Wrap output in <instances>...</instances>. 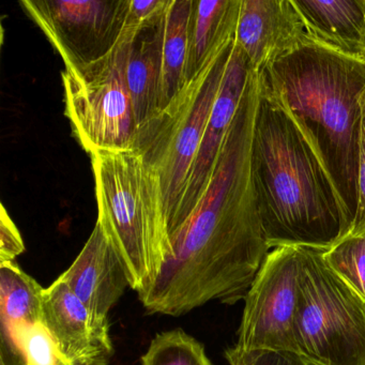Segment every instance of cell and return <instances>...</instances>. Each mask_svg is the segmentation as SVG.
Here are the masks:
<instances>
[{"label": "cell", "instance_id": "obj_1", "mask_svg": "<svg viewBox=\"0 0 365 365\" xmlns=\"http://www.w3.org/2000/svg\"><path fill=\"white\" fill-rule=\"evenodd\" d=\"M259 96L252 70L200 205L157 279L138 294L148 313L179 317L211 301L245 300L268 255L252 173Z\"/></svg>", "mask_w": 365, "mask_h": 365}, {"label": "cell", "instance_id": "obj_2", "mask_svg": "<svg viewBox=\"0 0 365 365\" xmlns=\"http://www.w3.org/2000/svg\"><path fill=\"white\" fill-rule=\"evenodd\" d=\"M252 173L270 249L328 250L347 234L349 225L343 205L322 160L262 81Z\"/></svg>", "mask_w": 365, "mask_h": 365}, {"label": "cell", "instance_id": "obj_3", "mask_svg": "<svg viewBox=\"0 0 365 365\" xmlns=\"http://www.w3.org/2000/svg\"><path fill=\"white\" fill-rule=\"evenodd\" d=\"M258 74L322 160L350 230L358 206L365 59L337 52L309 36Z\"/></svg>", "mask_w": 365, "mask_h": 365}, {"label": "cell", "instance_id": "obj_4", "mask_svg": "<svg viewBox=\"0 0 365 365\" xmlns=\"http://www.w3.org/2000/svg\"><path fill=\"white\" fill-rule=\"evenodd\" d=\"M97 223L106 232L136 292L148 287L173 254L168 208L159 174L135 149L91 153Z\"/></svg>", "mask_w": 365, "mask_h": 365}, {"label": "cell", "instance_id": "obj_5", "mask_svg": "<svg viewBox=\"0 0 365 365\" xmlns=\"http://www.w3.org/2000/svg\"><path fill=\"white\" fill-rule=\"evenodd\" d=\"M234 43L232 38L219 46L202 70L168 106L136 128L130 142V148L138 150L161 179L172 245L187 178L221 88Z\"/></svg>", "mask_w": 365, "mask_h": 365}, {"label": "cell", "instance_id": "obj_6", "mask_svg": "<svg viewBox=\"0 0 365 365\" xmlns=\"http://www.w3.org/2000/svg\"><path fill=\"white\" fill-rule=\"evenodd\" d=\"M299 250V352L316 365H365V301L326 264L324 250Z\"/></svg>", "mask_w": 365, "mask_h": 365}, {"label": "cell", "instance_id": "obj_7", "mask_svg": "<svg viewBox=\"0 0 365 365\" xmlns=\"http://www.w3.org/2000/svg\"><path fill=\"white\" fill-rule=\"evenodd\" d=\"M134 36L123 29L108 56L83 69L63 72L65 115L89 155L101 149L125 148L133 138L136 123L125 63Z\"/></svg>", "mask_w": 365, "mask_h": 365}, {"label": "cell", "instance_id": "obj_8", "mask_svg": "<svg viewBox=\"0 0 365 365\" xmlns=\"http://www.w3.org/2000/svg\"><path fill=\"white\" fill-rule=\"evenodd\" d=\"M20 5L59 53L66 69L80 70L114 50L130 0H22Z\"/></svg>", "mask_w": 365, "mask_h": 365}, {"label": "cell", "instance_id": "obj_9", "mask_svg": "<svg viewBox=\"0 0 365 365\" xmlns=\"http://www.w3.org/2000/svg\"><path fill=\"white\" fill-rule=\"evenodd\" d=\"M300 273L299 247L269 252L245 296L237 347L300 354L294 331Z\"/></svg>", "mask_w": 365, "mask_h": 365}, {"label": "cell", "instance_id": "obj_10", "mask_svg": "<svg viewBox=\"0 0 365 365\" xmlns=\"http://www.w3.org/2000/svg\"><path fill=\"white\" fill-rule=\"evenodd\" d=\"M252 70L245 53L235 42L221 88L207 123L200 150L187 178L173 243L193 217L194 211L200 205L210 182L217 155L236 116Z\"/></svg>", "mask_w": 365, "mask_h": 365}, {"label": "cell", "instance_id": "obj_11", "mask_svg": "<svg viewBox=\"0 0 365 365\" xmlns=\"http://www.w3.org/2000/svg\"><path fill=\"white\" fill-rule=\"evenodd\" d=\"M43 324L54 339L59 356L68 363L110 362V322L95 317L59 277L44 288Z\"/></svg>", "mask_w": 365, "mask_h": 365}, {"label": "cell", "instance_id": "obj_12", "mask_svg": "<svg viewBox=\"0 0 365 365\" xmlns=\"http://www.w3.org/2000/svg\"><path fill=\"white\" fill-rule=\"evenodd\" d=\"M309 38L292 0H241L235 42L257 73Z\"/></svg>", "mask_w": 365, "mask_h": 365}, {"label": "cell", "instance_id": "obj_13", "mask_svg": "<svg viewBox=\"0 0 365 365\" xmlns=\"http://www.w3.org/2000/svg\"><path fill=\"white\" fill-rule=\"evenodd\" d=\"M59 279L101 320H108L110 309L130 287L125 266L98 223L73 264Z\"/></svg>", "mask_w": 365, "mask_h": 365}, {"label": "cell", "instance_id": "obj_14", "mask_svg": "<svg viewBox=\"0 0 365 365\" xmlns=\"http://www.w3.org/2000/svg\"><path fill=\"white\" fill-rule=\"evenodd\" d=\"M309 35L348 56L365 54V0H292Z\"/></svg>", "mask_w": 365, "mask_h": 365}, {"label": "cell", "instance_id": "obj_15", "mask_svg": "<svg viewBox=\"0 0 365 365\" xmlns=\"http://www.w3.org/2000/svg\"><path fill=\"white\" fill-rule=\"evenodd\" d=\"M168 12V11H166ZM166 14L140 29L130 43L125 81L133 104L136 128L161 106L162 46Z\"/></svg>", "mask_w": 365, "mask_h": 365}, {"label": "cell", "instance_id": "obj_16", "mask_svg": "<svg viewBox=\"0 0 365 365\" xmlns=\"http://www.w3.org/2000/svg\"><path fill=\"white\" fill-rule=\"evenodd\" d=\"M241 0H193L189 23L187 83L204 67L210 55L235 38Z\"/></svg>", "mask_w": 365, "mask_h": 365}, {"label": "cell", "instance_id": "obj_17", "mask_svg": "<svg viewBox=\"0 0 365 365\" xmlns=\"http://www.w3.org/2000/svg\"><path fill=\"white\" fill-rule=\"evenodd\" d=\"M193 0H170L162 46L161 106H168L187 84L189 23ZM159 108V110H160Z\"/></svg>", "mask_w": 365, "mask_h": 365}, {"label": "cell", "instance_id": "obj_18", "mask_svg": "<svg viewBox=\"0 0 365 365\" xmlns=\"http://www.w3.org/2000/svg\"><path fill=\"white\" fill-rule=\"evenodd\" d=\"M44 288L16 262L0 264V305L4 328L43 324Z\"/></svg>", "mask_w": 365, "mask_h": 365}, {"label": "cell", "instance_id": "obj_19", "mask_svg": "<svg viewBox=\"0 0 365 365\" xmlns=\"http://www.w3.org/2000/svg\"><path fill=\"white\" fill-rule=\"evenodd\" d=\"M142 365H212L204 345L182 329L158 333L140 358Z\"/></svg>", "mask_w": 365, "mask_h": 365}, {"label": "cell", "instance_id": "obj_20", "mask_svg": "<svg viewBox=\"0 0 365 365\" xmlns=\"http://www.w3.org/2000/svg\"><path fill=\"white\" fill-rule=\"evenodd\" d=\"M326 264L365 301V230L349 232L322 251Z\"/></svg>", "mask_w": 365, "mask_h": 365}, {"label": "cell", "instance_id": "obj_21", "mask_svg": "<svg viewBox=\"0 0 365 365\" xmlns=\"http://www.w3.org/2000/svg\"><path fill=\"white\" fill-rule=\"evenodd\" d=\"M4 330L23 356L25 365H58V350L43 324H20Z\"/></svg>", "mask_w": 365, "mask_h": 365}, {"label": "cell", "instance_id": "obj_22", "mask_svg": "<svg viewBox=\"0 0 365 365\" xmlns=\"http://www.w3.org/2000/svg\"><path fill=\"white\" fill-rule=\"evenodd\" d=\"M225 358L230 365H316L302 354L281 350H245L227 348Z\"/></svg>", "mask_w": 365, "mask_h": 365}, {"label": "cell", "instance_id": "obj_23", "mask_svg": "<svg viewBox=\"0 0 365 365\" xmlns=\"http://www.w3.org/2000/svg\"><path fill=\"white\" fill-rule=\"evenodd\" d=\"M25 245L22 236L14 222L8 215L5 206L1 205L0 215V264L14 262L18 256L24 253Z\"/></svg>", "mask_w": 365, "mask_h": 365}, {"label": "cell", "instance_id": "obj_24", "mask_svg": "<svg viewBox=\"0 0 365 365\" xmlns=\"http://www.w3.org/2000/svg\"><path fill=\"white\" fill-rule=\"evenodd\" d=\"M361 131L359 144L358 206L356 217L349 232L365 230V89L360 97Z\"/></svg>", "mask_w": 365, "mask_h": 365}, {"label": "cell", "instance_id": "obj_25", "mask_svg": "<svg viewBox=\"0 0 365 365\" xmlns=\"http://www.w3.org/2000/svg\"><path fill=\"white\" fill-rule=\"evenodd\" d=\"M20 351L12 343L8 333L3 330L1 339V350H0V365H24L20 356Z\"/></svg>", "mask_w": 365, "mask_h": 365}, {"label": "cell", "instance_id": "obj_26", "mask_svg": "<svg viewBox=\"0 0 365 365\" xmlns=\"http://www.w3.org/2000/svg\"><path fill=\"white\" fill-rule=\"evenodd\" d=\"M25 365V363H24ZM58 365H108V362H97V363H91V364H72V363H68L67 361L63 360V359H59Z\"/></svg>", "mask_w": 365, "mask_h": 365}, {"label": "cell", "instance_id": "obj_27", "mask_svg": "<svg viewBox=\"0 0 365 365\" xmlns=\"http://www.w3.org/2000/svg\"><path fill=\"white\" fill-rule=\"evenodd\" d=\"M363 59H365V54L363 55V57H362Z\"/></svg>", "mask_w": 365, "mask_h": 365}]
</instances>
